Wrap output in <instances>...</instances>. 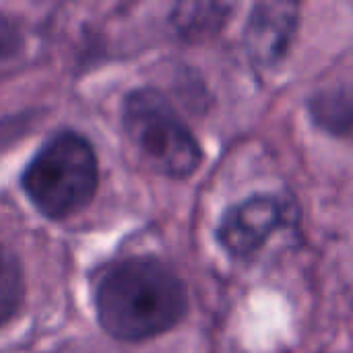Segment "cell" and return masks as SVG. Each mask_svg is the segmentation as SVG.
Returning <instances> with one entry per match:
<instances>
[{"label": "cell", "instance_id": "6", "mask_svg": "<svg viewBox=\"0 0 353 353\" xmlns=\"http://www.w3.org/2000/svg\"><path fill=\"white\" fill-rule=\"evenodd\" d=\"M310 112L321 128L337 137H353V95L321 93L310 101Z\"/></svg>", "mask_w": 353, "mask_h": 353}, {"label": "cell", "instance_id": "7", "mask_svg": "<svg viewBox=\"0 0 353 353\" xmlns=\"http://www.w3.org/2000/svg\"><path fill=\"white\" fill-rule=\"evenodd\" d=\"M25 281L19 261L12 252L0 246V327L6 325L21 308Z\"/></svg>", "mask_w": 353, "mask_h": 353}, {"label": "cell", "instance_id": "5", "mask_svg": "<svg viewBox=\"0 0 353 353\" xmlns=\"http://www.w3.org/2000/svg\"><path fill=\"white\" fill-rule=\"evenodd\" d=\"M300 21L296 2H259L246 25V52L259 68H273L288 56Z\"/></svg>", "mask_w": 353, "mask_h": 353}, {"label": "cell", "instance_id": "2", "mask_svg": "<svg viewBox=\"0 0 353 353\" xmlns=\"http://www.w3.org/2000/svg\"><path fill=\"white\" fill-rule=\"evenodd\" d=\"M97 157L91 143L72 132L54 134L29 161L21 184L35 209L64 219L87 207L97 190Z\"/></svg>", "mask_w": 353, "mask_h": 353}, {"label": "cell", "instance_id": "1", "mask_svg": "<svg viewBox=\"0 0 353 353\" xmlns=\"http://www.w3.org/2000/svg\"><path fill=\"white\" fill-rule=\"evenodd\" d=\"M97 321L120 341H145L174 329L188 310L184 281L161 261L132 256L108 267L95 285Z\"/></svg>", "mask_w": 353, "mask_h": 353}, {"label": "cell", "instance_id": "4", "mask_svg": "<svg viewBox=\"0 0 353 353\" xmlns=\"http://www.w3.org/2000/svg\"><path fill=\"white\" fill-rule=\"evenodd\" d=\"M283 223V203L273 194H254L223 213L217 225V240L232 256L250 259Z\"/></svg>", "mask_w": 353, "mask_h": 353}, {"label": "cell", "instance_id": "3", "mask_svg": "<svg viewBox=\"0 0 353 353\" xmlns=\"http://www.w3.org/2000/svg\"><path fill=\"white\" fill-rule=\"evenodd\" d=\"M122 120L130 143L151 170L174 180L199 170L203 161L199 141L157 89L132 91L124 101Z\"/></svg>", "mask_w": 353, "mask_h": 353}]
</instances>
